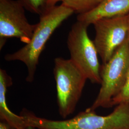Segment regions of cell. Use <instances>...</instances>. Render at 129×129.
Returning a JSON list of instances; mask_svg holds the SVG:
<instances>
[{
    "label": "cell",
    "instance_id": "14",
    "mask_svg": "<svg viewBox=\"0 0 129 129\" xmlns=\"http://www.w3.org/2000/svg\"><path fill=\"white\" fill-rule=\"evenodd\" d=\"M0 129H11L9 126L5 122H1Z\"/></svg>",
    "mask_w": 129,
    "mask_h": 129
},
{
    "label": "cell",
    "instance_id": "4",
    "mask_svg": "<svg viewBox=\"0 0 129 129\" xmlns=\"http://www.w3.org/2000/svg\"><path fill=\"white\" fill-rule=\"evenodd\" d=\"M58 112L63 119L75 111L87 78L70 59L58 57L54 60Z\"/></svg>",
    "mask_w": 129,
    "mask_h": 129
},
{
    "label": "cell",
    "instance_id": "11",
    "mask_svg": "<svg viewBox=\"0 0 129 129\" xmlns=\"http://www.w3.org/2000/svg\"><path fill=\"white\" fill-rule=\"evenodd\" d=\"M25 9L39 15L44 10V0H21Z\"/></svg>",
    "mask_w": 129,
    "mask_h": 129
},
{
    "label": "cell",
    "instance_id": "16",
    "mask_svg": "<svg viewBox=\"0 0 129 129\" xmlns=\"http://www.w3.org/2000/svg\"><path fill=\"white\" fill-rule=\"evenodd\" d=\"M26 129H36V128H35L33 127H31V126H28L27 128Z\"/></svg>",
    "mask_w": 129,
    "mask_h": 129
},
{
    "label": "cell",
    "instance_id": "5",
    "mask_svg": "<svg viewBox=\"0 0 129 129\" xmlns=\"http://www.w3.org/2000/svg\"><path fill=\"white\" fill-rule=\"evenodd\" d=\"M86 24L77 21L71 26L67 44L70 59L92 83L101 84V68L96 47L88 37Z\"/></svg>",
    "mask_w": 129,
    "mask_h": 129
},
{
    "label": "cell",
    "instance_id": "3",
    "mask_svg": "<svg viewBox=\"0 0 129 129\" xmlns=\"http://www.w3.org/2000/svg\"><path fill=\"white\" fill-rule=\"evenodd\" d=\"M129 71V44L127 37L110 60L101 66V87L92 106L88 109L95 111L100 107L111 108L113 99L124 86Z\"/></svg>",
    "mask_w": 129,
    "mask_h": 129
},
{
    "label": "cell",
    "instance_id": "2",
    "mask_svg": "<svg viewBox=\"0 0 129 129\" xmlns=\"http://www.w3.org/2000/svg\"><path fill=\"white\" fill-rule=\"evenodd\" d=\"M74 13L72 10L61 4L42 14L31 41L18 50L6 55L5 60L22 62L27 69L26 81L33 82L39 57L47 42L55 30Z\"/></svg>",
    "mask_w": 129,
    "mask_h": 129
},
{
    "label": "cell",
    "instance_id": "8",
    "mask_svg": "<svg viewBox=\"0 0 129 129\" xmlns=\"http://www.w3.org/2000/svg\"><path fill=\"white\" fill-rule=\"evenodd\" d=\"M129 14V0H104L96 8L87 13L78 14L77 21L88 26L97 20Z\"/></svg>",
    "mask_w": 129,
    "mask_h": 129
},
{
    "label": "cell",
    "instance_id": "7",
    "mask_svg": "<svg viewBox=\"0 0 129 129\" xmlns=\"http://www.w3.org/2000/svg\"><path fill=\"white\" fill-rule=\"evenodd\" d=\"M93 24L95 30L93 42L102 64H105L127 37V15L102 19Z\"/></svg>",
    "mask_w": 129,
    "mask_h": 129
},
{
    "label": "cell",
    "instance_id": "10",
    "mask_svg": "<svg viewBox=\"0 0 129 129\" xmlns=\"http://www.w3.org/2000/svg\"><path fill=\"white\" fill-rule=\"evenodd\" d=\"M104 0H63L62 5L80 14L87 13L96 8Z\"/></svg>",
    "mask_w": 129,
    "mask_h": 129
},
{
    "label": "cell",
    "instance_id": "15",
    "mask_svg": "<svg viewBox=\"0 0 129 129\" xmlns=\"http://www.w3.org/2000/svg\"><path fill=\"white\" fill-rule=\"evenodd\" d=\"M127 15V21H128V35H127V39L129 42V14Z\"/></svg>",
    "mask_w": 129,
    "mask_h": 129
},
{
    "label": "cell",
    "instance_id": "9",
    "mask_svg": "<svg viewBox=\"0 0 129 129\" xmlns=\"http://www.w3.org/2000/svg\"><path fill=\"white\" fill-rule=\"evenodd\" d=\"M12 84V79L4 69L0 70V118L11 129H26V124L22 115H17L8 108L6 102L8 87Z\"/></svg>",
    "mask_w": 129,
    "mask_h": 129
},
{
    "label": "cell",
    "instance_id": "12",
    "mask_svg": "<svg viewBox=\"0 0 129 129\" xmlns=\"http://www.w3.org/2000/svg\"><path fill=\"white\" fill-rule=\"evenodd\" d=\"M121 103H129V71L123 88L112 101L111 107Z\"/></svg>",
    "mask_w": 129,
    "mask_h": 129
},
{
    "label": "cell",
    "instance_id": "13",
    "mask_svg": "<svg viewBox=\"0 0 129 129\" xmlns=\"http://www.w3.org/2000/svg\"><path fill=\"white\" fill-rule=\"evenodd\" d=\"M63 1V0H44V10L43 13L55 7L58 3L61 2L62 3Z\"/></svg>",
    "mask_w": 129,
    "mask_h": 129
},
{
    "label": "cell",
    "instance_id": "6",
    "mask_svg": "<svg viewBox=\"0 0 129 129\" xmlns=\"http://www.w3.org/2000/svg\"><path fill=\"white\" fill-rule=\"evenodd\" d=\"M21 0H0V46L6 39L16 38L25 44L32 38L37 24H31L25 15Z\"/></svg>",
    "mask_w": 129,
    "mask_h": 129
},
{
    "label": "cell",
    "instance_id": "1",
    "mask_svg": "<svg viewBox=\"0 0 129 129\" xmlns=\"http://www.w3.org/2000/svg\"><path fill=\"white\" fill-rule=\"evenodd\" d=\"M111 114L98 115L87 109L69 120L38 117L27 111L22 113L26 125L38 129H129V103H121Z\"/></svg>",
    "mask_w": 129,
    "mask_h": 129
}]
</instances>
